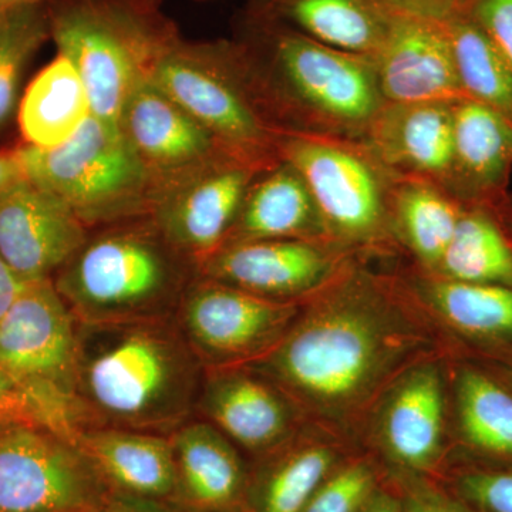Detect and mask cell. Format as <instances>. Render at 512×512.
Listing matches in <instances>:
<instances>
[{
	"mask_svg": "<svg viewBox=\"0 0 512 512\" xmlns=\"http://www.w3.org/2000/svg\"><path fill=\"white\" fill-rule=\"evenodd\" d=\"M35 3H45V0H0V16L5 15L10 10L35 5Z\"/></svg>",
	"mask_w": 512,
	"mask_h": 512,
	"instance_id": "obj_43",
	"label": "cell"
},
{
	"mask_svg": "<svg viewBox=\"0 0 512 512\" xmlns=\"http://www.w3.org/2000/svg\"><path fill=\"white\" fill-rule=\"evenodd\" d=\"M195 416L217 427L248 460L281 446L308 423L291 397L251 366L205 369Z\"/></svg>",
	"mask_w": 512,
	"mask_h": 512,
	"instance_id": "obj_17",
	"label": "cell"
},
{
	"mask_svg": "<svg viewBox=\"0 0 512 512\" xmlns=\"http://www.w3.org/2000/svg\"><path fill=\"white\" fill-rule=\"evenodd\" d=\"M26 180L59 198L87 228L147 217L154 188L119 127L90 117L60 146H20Z\"/></svg>",
	"mask_w": 512,
	"mask_h": 512,
	"instance_id": "obj_7",
	"label": "cell"
},
{
	"mask_svg": "<svg viewBox=\"0 0 512 512\" xmlns=\"http://www.w3.org/2000/svg\"><path fill=\"white\" fill-rule=\"evenodd\" d=\"M461 89L512 123V72L491 40L463 13L446 22Z\"/></svg>",
	"mask_w": 512,
	"mask_h": 512,
	"instance_id": "obj_31",
	"label": "cell"
},
{
	"mask_svg": "<svg viewBox=\"0 0 512 512\" xmlns=\"http://www.w3.org/2000/svg\"><path fill=\"white\" fill-rule=\"evenodd\" d=\"M50 36L57 55L79 73L92 116L119 127L128 96L174 35L151 25L136 3L127 9L104 0H70L50 15Z\"/></svg>",
	"mask_w": 512,
	"mask_h": 512,
	"instance_id": "obj_9",
	"label": "cell"
},
{
	"mask_svg": "<svg viewBox=\"0 0 512 512\" xmlns=\"http://www.w3.org/2000/svg\"><path fill=\"white\" fill-rule=\"evenodd\" d=\"M97 512H192L170 500L136 497L120 493H111L106 503Z\"/></svg>",
	"mask_w": 512,
	"mask_h": 512,
	"instance_id": "obj_38",
	"label": "cell"
},
{
	"mask_svg": "<svg viewBox=\"0 0 512 512\" xmlns=\"http://www.w3.org/2000/svg\"><path fill=\"white\" fill-rule=\"evenodd\" d=\"M495 214H497L498 220H500L501 225L507 234L510 235L512 239V207L505 208V210H494Z\"/></svg>",
	"mask_w": 512,
	"mask_h": 512,
	"instance_id": "obj_44",
	"label": "cell"
},
{
	"mask_svg": "<svg viewBox=\"0 0 512 512\" xmlns=\"http://www.w3.org/2000/svg\"><path fill=\"white\" fill-rule=\"evenodd\" d=\"M461 13L483 30L512 72V0H464Z\"/></svg>",
	"mask_w": 512,
	"mask_h": 512,
	"instance_id": "obj_36",
	"label": "cell"
},
{
	"mask_svg": "<svg viewBox=\"0 0 512 512\" xmlns=\"http://www.w3.org/2000/svg\"><path fill=\"white\" fill-rule=\"evenodd\" d=\"M251 12L322 45L370 59L382 50L394 15L379 0H254Z\"/></svg>",
	"mask_w": 512,
	"mask_h": 512,
	"instance_id": "obj_26",
	"label": "cell"
},
{
	"mask_svg": "<svg viewBox=\"0 0 512 512\" xmlns=\"http://www.w3.org/2000/svg\"><path fill=\"white\" fill-rule=\"evenodd\" d=\"M384 483L382 464L357 448L322 481L302 512H360Z\"/></svg>",
	"mask_w": 512,
	"mask_h": 512,
	"instance_id": "obj_33",
	"label": "cell"
},
{
	"mask_svg": "<svg viewBox=\"0 0 512 512\" xmlns=\"http://www.w3.org/2000/svg\"><path fill=\"white\" fill-rule=\"evenodd\" d=\"M389 207L394 241L404 261L421 271H436L466 205L439 185L394 177Z\"/></svg>",
	"mask_w": 512,
	"mask_h": 512,
	"instance_id": "obj_28",
	"label": "cell"
},
{
	"mask_svg": "<svg viewBox=\"0 0 512 512\" xmlns=\"http://www.w3.org/2000/svg\"><path fill=\"white\" fill-rule=\"evenodd\" d=\"M362 143L393 177L446 190L453 163V104L384 103Z\"/></svg>",
	"mask_w": 512,
	"mask_h": 512,
	"instance_id": "obj_22",
	"label": "cell"
},
{
	"mask_svg": "<svg viewBox=\"0 0 512 512\" xmlns=\"http://www.w3.org/2000/svg\"><path fill=\"white\" fill-rule=\"evenodd\" d=\"M0 367L32 397L46 427L76 440L86 427L77 400L79 320L53 279L26 282L0 319Z\"/></svg>",
	"mask_w": 512,
	"mask_h": 512,
	"instance_id": "obj_8",
	"label": "cell"
},
{
	"mask_svg": "<svg viewBox=\"0 0 512 512\" xmlns=\"http://www.w3.org/2000/svg\"><path fill=\"white\" fill-rule=\"evenodd\" d=\"M451 457L512 463V363L450 353Z\"/></svg>",
	"mask_w": 512,
	"mask_h": 512,
	"instance_id": "obj_18",
	"label": "cell"
},
{
	"mask_svg": "<svg viewBox=\"0 0 512 512\" xmlns=\"http://www.w3.org/2000/svg\"><path fill=\"white\" fill-rule=\"evenodd\" d=\"M23 282L18 275L13 272L8 262L0 255V319L6 315L10 306L18 299L19 293L22 292Z\"/></svg>",
	"mask_w": 512,
	"mask_h": 512,
	"instance_id": "obj_39",
	"label": "cell"
},
{
	"mask_svg": "<svg viewBox=\"0 0 512 512\" xmlns=\"http://www.w3.org/2000/svg\"><path fill=\"white\" fill-rule=\"evenodd\" d=\"M356 256L332 239H266L225 245L197 271L269 301L302 303Z\"/></svg>",
	"mask_w": 512,
	"mask_h": 512,
	"instance_id": "obj_14",
	"label": "cell"
},
{
	"mask_svg": "<svg viewBox=\"0 0 512 512\" xmlns=\"http://www.w3.org/2000/svg\"><path fill=\"white\" fill-rule=\"evenodd\" d=\"M357 448L308 421L281 446L249 460L242 512H302L322 481Z\"/></svg>",
	"mask_w": 512,
	"mask_h": 512,
	"instance_id": "obj_21",
	"label": "cell"
},
{
	"mask_svg": "<svg viewBox=\"0 0 512 512\" xmlns=\"http://www.w3.org/2000/svg\"><path fill=\"white\" fill-rule=\"evenodd\" d=\"M23 180L26 178L16 151H0V197Z\"/></svg>",
	"mask_w": 512,
	"mask_h": 512,
	"instance_id": "obj_40",
	"label": "cell"
},
{
	"mask_svg": "<svg viewBox=\"0 0 512 512\" xmlns=\"http://www.w3.org/2000/svg\"><path fill=\"white\" fill-rule=\"evenodd\" d=\"M168 436L177 477L174 503L192 512L242 511L248 457L201 417L188 420Z\"/></svg>",
	"mask_w": 512,
	"mask_h": 512,
	"instance_id": "obj_23",
	"label": "cell"
},
{
	"mask_svg": "<svg viewBox=\"0 0 512 512\" xmlns=\"http://www.w3.org/2000/svg\"><path fill=\"white\" fill-rule=\"evenodd\" d=\"M278 156L301 174L330 239L362 258H403L390 222L394 177L362 141L284 134Z\"/></svg>",
	"mask_w": 512,
	"mask_h": 512,
	"instance_id": "obj_6",
	"label": "cell"
},
{
	"mask_svg": "<svg viewBox=\"0 0 512 512\" xmlns=\"http://www.w3.org/2000/svg\"><path fill=\"white\" fill-rule=\"evenodd\" d=\"M379 2L393 13L446 23L461 13L464 0H379Z\"/></svg>",
	"mask_w": 512,
	"mask_h": 512,
	"instance_id": "obj_37",
	"label": "cell"
},
{
	"mask_svg": "<svg viewBox=\"0 0 512 512\" xmlns=\"http://www.w3.org/2000/svg\"><path fill=\"white\" fill-rule=\"evenodd\" d=\"M241 42L266 113L282 134L362 141L384 104L375 60L254 12Z\"/></svg>",
	"mask_w": 512,
	"mask_h": 512,
	"instance_id": "obj_3",
	"label": "cell"
},
{
	"mask_svg": "<svg viewBox=\"0 0 512 512\" xmlns=\"http://www.w3.org/2000/svg\"><path fill=\"white\" fill-rule=\"evenodd\" d=\"M448 352L417 360L370 407L359 447L386 473L440 480L450 461V365Z\"/></svg>",
	"mask_w": 512,
	"mask_h": 512,
	"instance_id": "obj_10",
	"label": "cell"
},
{
	"mask_svg": "<svg viewBox=\"0 0 512 512\" xmlns=\"http://www.w3.org/2000/svg\"><path fill=\"white\" fill-rule=\"evenodd\" d=\"M148 77L232 156L262 165L279 160L284 134L266 113L241 40L190 45L173 36Z\"/></svg>",
	"mask_w": 512,
	"mask_h": 512,
	"instance_id": "obj_5",
	"label": "cell"
},
{
	"mask_svg": "<svg viewBox=\"0 0 512 512\" xmlns=\"http://www.w3.org/2000/svg\"><path fill=\"white\" fill-rule=\"evenodd\" d=\"M111 493L76 440L36 424L0 429V512H97Z\"/></svg>",
	"mask_w": 512,
	"mask_h": 512,
	"instance_id": "obj_11",
	"label": "cell"
},
{
	"mask_svg": "<svg viewBox=\"0 0 512 512\" xmlns=\"http://www.w3.org/2000/svg\"><path fill=\"white\" fill-rule=\"evenodd\" d=\"M89 235L67 205L28 180L0 197V255L23 282L53 279Z\"/></svg>",
	"mask_w": 512,
	"mask_h": 512,
	"instance_id": "obj_19",
	"label": "cell"
},
{
	"mask_svg": "<svg viewBox=\"0 0 512 512\" xmlns=\"http://www.w3.org/2000/svg\"><path fill=\"white\" fill-rule=\"evenodd\" d=\"M430 274L473 284L512 286V239L493 208L464 207L446 252Z\"/></svg>",
	"mask_w": 512,
	"mask_h": 512,
	"instance_id": "obj_30",
	"label": "cell"
},
{
	"mask_svg": "<svg viewBox=\"0 0 512 512\" xmlns=\"http://www.w3.org/2000/svg\"><path fill=\"white\" fill-rule=\"evenodd\" d=\"M49 36L50 15L45 3L22 6L0 16V130L15 116L23 73Z\"/></svg>",
	"mask_w": 512,
	"mask_h": 512,
	"instance_id": "obj_32",
	"label": "cell"
},
{
	"mask_svg": "<svg viewBox=\"0 0 512 512\" xmlns=\"http://www.w3.org/2000/svg\"><path fill=\"white\" fill-rule=\"evenodd\" d=\"M119 130L150 177L153 201L165 188L232 156L148 76L128 96Z\"/></svg>",
	"mask_w": 512,
	"mask_h": 512,
	"instance_id": "obj_16",
	"label": "cell"
},
{
	"mask_svg": "<svg viewBox=\"0 0 512 512\" xmlns=\"http://www.w3.org/2000/svg\"><path fill=\"white\" fill-rule=\"evenodd\" d=\"M302 303L269 301L195 276L175 322L204 369L251 365L284 339Z\"/></svg>",
	"mask_w": 512,
	"mask_h": 512,
	"instance_id": "obj_12",
	"label": "cell"
},
{
	"mask_svg": "<svg viewBox=\"0 0 512 512\" xmlns=\"http://www.w3.org/2000/svg\"><path fill=\"white\" fill-rule=\"evenodd\" d=\"M131 2L136 3V5L141 6V8H148L151 3H156L157 0H131Z\"/></svg>",
	"mask_w": 512,
	"mask_h": 512,
	"instance_id": "obj_45",
	"label": "cell"
},
{
	"mask_svg": "<svg viewBox=\"0 0 512 512\" xmlns=\"http://www.w3.org/2000/svg\"><path fill=\"white\" fill-rule=\"evenodd\" d=\"M512 167V123L473 100L453 104V163L446 191L463 205L493 208Z\"/></svg>",
	"mask_w": 512,
	"mask_h": 512,
	"instance_id": "obj_24",
	"label": "cell"
},
{
	"mask_svg": "<svg viewBox=\"0 0 512 512\" xmlns=\"http://www.w3.org/2000/svg\"><path fill=\"white\" fill-rule=\"evenodd\" d=\"M266 239H330L301 174L281 158L252 181L227 245Z\"/></svg>",
	"mask_w": 512,
	"mask_h": 512,
	"instance_id": "obj_27",
	"label": "cell"
},
{
	"mask_svg": "<svg viewBox=\"0 0 512 512\" xmlns=\"http://www.w3.org/2000/svg\"><path fill=\"white\" fill-rule=\"evenodd\" d=\"M477 512H512V463L453 457L440 478Z\"/></svg>",
	"mask_w": 512,
	"mask_h": 512,
	"instance_id": "obj_34",
	"label": "cell"
},
{
	"mask_svg": "<svg viewBox=\"0 0 512 512\" xmlns=\"http://www.w3.org/2000/svg\"><path fill=\"white\" fill-rule=\"evenodd\" d=\"M266 167L234 156L221 158L157 194L148 217L198 266L227 245L252 181Z\"/></svg>",
	"mask_w": 512,
	"mask_h": 512,
	"instance_id": "obj_15",
	"label": "cell"
},
{
	"mask_svg": "<svg viewBox=\"0 0 512 512\" xmlns=\"http://www.w3.org/2000/svg\"><path fill=\"white\" fill-rule=\"evenodd\" d=\"M360 512H404V508L399 495L386 480Z\"/></svg>",
	"mask_w": 512,
	"mask_h": 512,
	"instance_id": "obj_41",
	"label": "cell"
},
{
	"mask_svg": "<svg viewBox=\"0 0 512 512\" xmlns=\"http://www.w3.org/2000/svg\"><path fill=\"white\" fill-rule=\"evenodd\" d=\"M76 441L114 493L174 500L177 477L167 434L89 426L77 433Z\"/></svg>",
	"mask_w": 512,
	"mask_h": 512,
	"instance_id": "obj_25",
	"label": "cell"
},
{
	"mask_svg": "<svg viewBox=\"0 0 512 512\" xmlns=\"http://www.w3.org/2000/svg\"><path fill=\"white\" fill-rule=\"evenodd\" d=\"M53 276L80 323L174 318L197 266L151 218L101 227Z\"/></svg>",
	"mask_w": 512,
	"mask_h": 512,
	"instance_id": "obj_4",
	"label": "cell"
},
{
	"mask_svg": "<svg viewBox=\"0 0 512 512\" xmlns=\"http://www.w3.org/2000/svg\"><path fill=\"white\" fill-rule=\"evenodd\" d=\"M392 269L448 353L512 363V286L453 281L402 259Z\"/></svg>",
	"mask_w": 512,
	"mask_h": 512,
	"instance_id": "obj_13",
	"label": "cell"
},
{
	"mask_svg": "<svg viewBox=\"0 0 512 512\" xmlns=\"http://www.w3.org/2000/svg\"><path fill=\"white\" fill-rule=\"evenodd\" d=\"M204 372L175 316L79 322L77 400L86 427L168 436L194 419Z\"/></svg>",
	"mask_w": 512,
	"mask_h": 512,
	"instance_id": "obj_2",
	"label": "cell"
},
{
	"mask_svg": "<svg viewBox=\"0 0 512 512\" xmlns=\"http://www.w3.org/2000/svg\"><path fill=\"white\" fill-rule=\"evenodd\" d=\"M402 501L404 512H477L437 478L409 473H386Z\"/></svg>",
	"mask_w": 512,
	"mask_h": 512,
	"instance_id": "obj_35",
	"label": "cell"
},
{
	"mask_svg": "<svg viewBox=\"0 0 512 512\" xmlns=\"http://www.w3.org/2000/svg\"><path fill=\"white\" fill-rule=\"evenodd\" d=\"M92 117L89 94L72 62L57 55L36 74L19 101L20 133L28 146L66 143Z\"/></svg>",
	"mask_w": 512,
	"mask_h": 512,
	"instance_id": "obj_29",
	"label": "cell"
},
{
	"mask_svg": "<svg viewBox=\"0 0 512 512\" xmlns=\"http://www.w3.org/2000/svg\"><path fill=\"white\" fill-rule=\"evenodd\" d=\"M239 512H242V511H239Z\"/></svg>",
	"mask_w": 512,
	"mask_h": 512,
	"instance_id": "obj_46",
	"label": "cell"
},
{
	"mask_svg": "<svg viewBox=\"0 0 512 512\" xmlns=\"http://www.w3.org/2000/svg\"><path fill=\"white\" fill-rule=\"evenodd\" d=\"M387 262L356 256L302 302L268 355L245 365L281 387L306 420L356 446L383 390L417 360L448 352Z\"/></svg>",
	"mask_w": 512,
	"mask_h": 512,
	"instance_id": "obj_1",
	"label": "cell"
},
{
	"mask_svg": "<svg viewBox=\"0 0 512 512\" xmlns=\"http://www.w3.org/2000/svg\"><path fill=\"white\" fill-rule=\"evenodd\" d=\"M373 60L384 103L454 104L467 99L446 23L394 13L386 42Z\"/></svg>",
	"mask_w": 512,
	"mask_h": 512,
	"instance_id": "obj_20",
	"label": "cell"
},
{
	"mask_svg": "<svg viewBox=\"0 0 512 512\" xmlns=\"http://www.w3.org/2000/svg\"><path fill=\"white\" fill-rule=\"evenodd\" d=\"M22 393H26L25 390L0 367V399Z\"/></svg>",
	"mask_w": 512,
	"mask_h": 512,
	"instance_id": "obj_42",
	"label": "cell"
}]
</instances>
